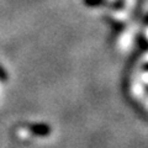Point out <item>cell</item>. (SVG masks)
<instances>
[{
  "instance_id": "obj_1",
  "label": "cell",
  "mask_w": 148,
  "mask_h": 148,
  "mask_svg": "<svg viewBox=\"0 0 148 148\" xmlns=\"http://www.w3.org/2000/svg\"><path fill=\"white\" fill-rule=\"evenodd\" d=\"M31 131L37 133V135H47L48 133V127L47 126H43V125H34L31 126Z\"/></svg>"
},
{
  "instance_id": "obj_2",
  "label": "cell",
  "mask_w": 148,
  "mask_h": 148,
  "mask_svg": "<svg viewBox=\"0 0 148 148\" xmlns=\"http://www.w3.org/2000/svg\"><path fill=\"white\" fill-rule=\"evenodd\" d=\"M103 0H85V4L88 5H100Z\"/></svg>"
},
{
  "instance_id": "obj_3",
  "label": "cell",
  "mask_w": 148,
  "mask_h": 148,
  "mask_svg": "<svg viewBox=\"0 0 148 148\" xmlns=\"http://www.w3.org/2000/svg\"><path fill=\"white\" fill-rule=\"evenodd\" d=\"M0 79H1V80H6V73L3 69L1 66H0Z\"/></svg>"
}]
</instances>
